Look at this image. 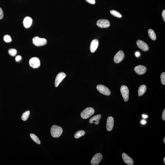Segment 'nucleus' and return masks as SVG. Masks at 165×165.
Returning a JSON list of instances; mask_svg holds the SVG:
<instances>
[{"instance_id": "obj_25", "label": "nucleus", "mask_w": 165, "mask_h": 165, "mask_svg": "<svg viewBox=\"0 0 165 165\" xmlns=\"http://www.w3.org/2000/svg\"><path fill=\"white\" fill-rule=\"evenodd\" d=\"M5 41L7 43H9L11 41V39L10 36L8 35L5 36L3 38Z\"/></svg>"}, {"instance_id": "obj_30", "label": "nucleus", "mask_w": 165, "mask_h": 165, "mask_svg": "<svg viewBox=\"0 0 165 165\" xmlns=\"http://www.w3.org/2000/svg\"><path fill=\"white\" fill-rule=\"evenodd\" d=\"M162 17L164 22H165V10H163L162 12Z\"/></svg>"}, {"instance_id": "obj_33", "label": "nucleus", "mask_w": 165, "mask_h": 165, "mask_svg": "<svg viewBox=\"0 0 165 165\" xmlns=\"http://www.w3.org/2000/svg\"><path fill=\"white\" fill-rule=\"evenodd\" d=\"M146 123V121L144 120H143L141 121V123L143 125L145 124Z\"/></svg>"}, {"instance_id": "obj_21", "label": "nucleus", "mask_w": 165, "mask_h": 165, "mask_svg": "<svg viewBox=\"0 0 165 165\" xmlns=\"http://www.w3.org/2000/svg\"><path fill=\"white\" fill-rule=\"evenodd\" d=\"M30 114V112L29 111H27L25 112L24 113L22 114L21 116V119L24 121H26L28 119V118Z\"/></svg>"}, {"instance_id": "obj_12", "label": "nucleus", "mask_w": 165, "mask_h": 165, "mask_svg": "<svg viewBox=\"0 0 165 165\" xmlns=\"http://www.w3.org/2000/svg\"><path fill=\"white\" fill-rule=\"evenodd\" d=\"M114 118L112 116H109L107 120L106 127L107 130L111 131L114 127Z\"/></svg>"}, {"instance_id": "obj_9", "label": "nucleus", "mask_w": 165, "mask_h": 165, "mask_svg": "<svg viewBox=\"0 0 165 165\" xmlns=\"http://www.w3.org/2000/svg\"><path fill=\"white\" fill-rule=\"evenodd\" d=\"M102 158V154L101 153H97L94 156L91 161V164L92 165H98L101 162Z\"/></svg>"}, {"instance_id": "obj_35", "label": "nucleus", "mask_w": 165, "mask_h": 165, "mask_svg": "<svg viewBox=\"0 0 165 165\" xmlns=\"http://www.w3.org/2000/svg\"><path fill=\"white\" fill-rule=\"evenodd\" d=\"M163 141L164 143L165 144V137L164 138Z\"/></svg>"}, {"instance_id": "obj_34", "label": "nucleus", "mask_w": 165, "mask_h": 165, "mask_svg": "<svg viewBox=\"0 0 165 165\" xmlns=\"http://www.w3.org/2000/svg\"><path fill=\"white\" fill-rule=\"evenodd\" d=\"M142 116H143V117L144 118H146L148 117L147 116L145 115H142Z\"/></svg>"}, {"instance_id": "obj_31", "label": "nucleus", "mask_w": 165, "mask_h": 165, "mask_svg": "<svg viewBox=\"0 0 165 165\" xmlns=\"http://www.w3.org/2000/svg\"><path fill=\"white\" fill-rule=\"evenodd\" d=\"M21 57L20 56V55H19V56H17L16 57L15 59L17 61H18L21 60Z\"/></svg>"}, {"instance_id": "obj_27", "label": "nucleus", "mask_w": 165, "mask_h": 165, "mask_svg": "<svg viewBox=\"0 0 165 165\" xmlns=\"http://www.w3.org/2000/svg\"><path fill=\"white\" fill-rule=\"evenodd\" d=\"M87 2L90 4H94L96 3L95 0H86Z\"/></svg>"}, {"instance_id": "obj_18", "label": "nucleus", "mask_w": 165, "mask_h": 165, "mask_svg": "<svg viewBox=\"0 0 165 165\" xmlns=\"http://www.w3.org/2000/svg\"><path fill=\"white\" fill-rule=\"evenodd\" d=\"M146 90V86L145 85H142L138 89V92L139 96H143L145 93Z\"/></svg>"}, {"instance_id": "obj_13", "label": "nucleus", "mask_w": 165, "mask_h": 165, "mask_svg": "<svg viewBox=\"0 0 165 165\" xmlns=\"http://www.w3.org/2000/svg\"><path fill=\"white\" fill-rule=\"evenodd\" d=\"M146 67L143 65L137 66L134 68L135 71L139 75L144 74L146 72Z\"/></svg>"}, {"instance_id": "obj_11", "label": "nucleus", "mask_w": 165, "mask_h": 165, "mask_svg": "<svg viewBox=\"0 0 165 165\" xmlns=\"http://www.w3.org/2000/svg\"><path fill=\"white\" fill-rule=\"evenodd\" d=\"M137 46L143 51H146L149 50V48L147 44L143 41L138 40L136 42Z\"/></svg>"}, {"instance_id": "obj_6", "label": "nucleus", "mask_w": 165, "mask_h": 165, "mask_svg": "<svg viewBox=\"0 0 165 165\" xmlns=\"http://www.w3.org/2000/svg\"><path fill=\"white\" fill-rule=\"evenodd\" d=\"M96 24L98 27L101 28H107L110 26V23L109 20L106 19L97 20Z\"/></svg>"}, {"instance_id": "obj_4", "label": "nucleus", "mask_w": 165, "mask_h": 165, "mask_svg": "<svg viewBox=\"0 0 165 165\" xmlns=\"http://www.w3.org/2000/svg\"><path fill=\"white\" fill-rule=\"evenodd\" d=\"M120 92H121L124 100L125 102H127L129 99V91L128 87L126 85H122L120 87Z\"/></svg>"}, {"instance_id": "obj_32", "label": "nucleus", "mask_w": 165, "mask_h": 165, "mask_svg": "<svg viewBox=\"0 0 165 165\" xmlns=\"http://www.w3.org/2000/svg\"><path fill=\"white\" fill-rule=\"evenodd\" d=\"M135 55L136 57H139L140 56V53L139 52H136L135 53Z\"/></svg>"}, {"instance_id": "obj_16", "label": "nucleus", "mask_w": 165, "mask_h": 165, "mask_svg": "<svg viewBox=\"0 0 165 165\" xmlns=\"http://www.w3.org/2000/svg\"><path fill=\"white\" fill-rule=\"evenodd\" d=\"M101 118V116L100 114H98L91 117L90 119L89 122L90 124L94 123L95 125H97L99 124V120Z\"/></svg>"}, {"instance_id": "obj_1", "label": "nucleus", "mask_w": 165, "mask_h": 165, "mask_svg": "<svg viewBox=\"0 0 165 165\" xmlns=\"http://www.w3.org/2000/svg\"><path fill=\"white\" fill-rule=\"evenodd\" d=\"M52 136L54 138H58L61 135L63 132V129L60 126L54 125L50 130Z\"/></svg>"}, {"instance_id": "obj_14", "label": "nucleus", "mask_w": 165, "mask_h": 165, "mask_svg": "<svg viewBox=\"0 0 165 165\" xmlns=\"http://www.w3.org/2000/svg\"><path fill=\"white\" fill-rule=\"evenodd\" d=\"M122 157L124 162L129 165H133L134 163L133 159L125 153L122 154Z\"/></svg>"}, {"instance_id": "obj_22", "label": "nucleus", "mask_w": 165, "mask_h": 165, "mask_svg": "<svg viewBox=\"0 0 165 165\" xmlns=\"http://www.w3.org/2000/svg\"><path fill=\"white\" fill-rule=\"evenodd\" d=\"M31 138L32 139V140L35 142L37 144H40V141L39 138L35 135L31 133L30 134Z\"/></svg>"}, {"instance_id": "obj_28", "label": "nucleus", "mask_w": 165, "mask_h": 165, "mask_svg": "<svg viewBox=\"0 0 165 165\" xmlns=\"http://www.w3.org/2000/svg\"><path fill=\"white\" fill-rule=\"evenodd\" d=\"M3 10L0 8V19H2L3 18Z\"/></svg>"}, {"instance_id": "obj_10", "label": "nucleus", "mask_w": 165, "mask_h": 165, "mask_svg": "<svg viewBox=\"0 0 165 165\" xmlns=\"http://www.w3.org/2000/svg\"><path fill=\"white\" fill-rule=\"evenodd\" d=\"M66 76L65 73L63 72L60 73L57 75L55 80V87H57L58 86L59 84Z\"/></svg>"}, {"instance_id": "obj_23", "label": "nucleus", "mask_w": 165, "mask_h": 165, "mask_svg": "<svg viewBox=\"0 0 165 165\" xmlns=\"http://www.w3.org/2000/svg\"><path fill=\"white\" fill-rule=\"evenodd\" d=\"M110 13L113 16L116 17L121 18L122 17V16L120 14V13H119L118 12L115 10H111Z\"/></svg>"}, {"instance_id": "obj_5", "label": "nucleus", "mask_w": 165, "mask_h": 165, "mask_svg": "<svg viewBox=\"0 0 165 165\" xmlns=\"http://www.w3.org/2000/svg\"><path fill=\"white\" fill-rule=\"evenodd\" d=\"M96 88L97 91L102 94L107 96H109L111 94L110 90L108 87L104 85H97Z\"/></svg>"}, {"instance_id": "obj_29", "label": "nucleus", "mask_w": 165, "mask_h": 165, "mask_svg": "<svg viewBox=\"0 0 165 165\" xmlns=\"http://www.w3.org/2000/svg\"><path fill=\"white\" fill-rule=\"evenodd\" d=\"M162 118L163 120L165 121V109L164 110L163 112Z\"/></svg>"}, {"instance_id": "obj_24", "label": "nucleus", "mask_w": 165, "mask_h": 165, "mask_svg": "<svg viewBox=\"0 0 165 165\" xmlns=\"http://www.w3.org/2000/svg\"><path fill=\"white\" fill-rule=\"evenodd\" d=\"M8 53L11 56H14L16 55L17 51L15 49H11L8 50Z\"/></svg>"}, {"instance_id": "obj_15", "label": "nucleus", "mask_w": 165, "mask_h": 165, "mask_svg": "<svg viewBox=\"0 0 165 165\" xmlns=\"http://www.w3.org/2000/svg\"><path fill=\"white\" fill-rule=\"evenodd\" d=\"M98 41L97 39L93 40L91 42L90 46V50L91 52L94 53L98 47Z\"/></svg>"}, {"instance_id": "obj_20", "label": "nucleus", "mask_w": 165, "mask_h": 165, "mask_svg": "<svg viewBox=\"0 0 165 165\" xmlns=\"http://www.w3.org/2000/svg\"><path fill=\"white\" fill-rule=\"evenodd\" d=\"M85 131L83 130H80L76 132L74 135V137L76 138H78L85 135Z\"/></svg>"}, {"instance_id": "obj_36", "label": "nucleus", "mask_w": 165, "mask_h": 165, "mask_svg": "<svg viewBox=\"0 0 165 165\" xmlns=\"http://www.w3.org/2000/svg\"><path fill=\"white\" fill-rule=\"evenodd\" d=\"M164 162L165 164V157H164Z\"/></svg>"}, {"instance_id": "obj_7", "label": "nucleus", "mask_w": 165, "mask_h": 165, "mask_svg": "<svg viewBox=\"0 0 165 165\" xmlns=\"http://www.w3.org/2000/svg\"><path fill=\"white\" fill-rule=\"evenodd\" d=\"M29 64L30 66L32 68H38L40 66V61L38 58H32L29 60Z\"/></svg>"}, {"instance_id": "obj_2", "label": "nucleus", "mask_w": 165, "mask_h": 165, "mask_svg": "<svg viewBox=\"0 0 165 165\" xmlns=\"http://www.w3.org/2000/svg\"><path fill=\"white\" fill-rule=\"evenodd\" d=\"M95 113V110L91 107L87 108L82 112L80 115L83 119H87L93 115Z\"/></svg>"}, {"instance_id": "obj_8", "label": "nucleus", "mask_w": 165, "mask_h": 165, "mask_svg": "<svg viewBox=\"0 0 165 165\" xmlns=\"http://www.w3.org/2000/svg\"><path fill=\"white\" fill-rule=\"evenodd\" d=\"M125 57V54L122 50H120L116 54L114 58V61L116 63L121 62Z\"/></svg>"}, {"instance_id": "obj_17", "label": "nucleus", "mask_w": 165, "mask_h": 165, "mask_svg": "<svg viewBox=\"0 0 165 165\" xmlns=\"http://www.w3.org/2000/svg\"><path fill=\"white\" fill-rule=\"evenodd\" d=\"M32 19L29 17H27L25 18L23 20L24 26L26 28H28L30 27L32 23Z\"/></svg>"}, {"instance_id": "obj_3", "label": "nucleus", "mask_w": 165, "mask_h": 165, "mask_svg": "<svg viewBox=\"0 0 165 165\" xmlns=\"http://www.w3.org/2000/svg\"><path fill=\"white\" fill-rule=\"evenodd\" d=\"M33 43L36 46L39 47L43 46L47 44V40L45 39L39 38L36 37L32 39Z\"/></svg>"}, {"instance_id": "obj_26", "label": "nucleus", "mask_w": 165, "mask_h": 165, "mask_svg": "<svg viewBox=\"0 0 165 165\" xmlns=\"http://www.w3.org/2000/svg\"><path fill=\"white\" fill-rule=\"evenodd\" d=\"M161 81L163 85H165V73L163 72L161 75Z\"/></svg>"}, {"instance_id": "obj_19", "label": "nucleus", "mask_w": 165, "mask_h": 165, "mask_svg": "<svg viewBox=\"0 0 165 165\" xmlns=\"http://www.w3.org/2000/svg\"><path fill=\"white\" fill-rule=\"evenodd\" d=\"M148 33L149 37L152 40H155L156 39V34L153 30L151 29H149L148 31Z\"/></svg>"}]
</instances>
